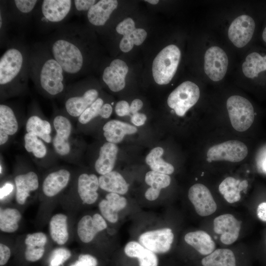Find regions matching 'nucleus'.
<instances>
[{
    "mask_svg": "<svg viewBox=\"0 0 266 266\" xmlns=\"http://www.w3.org/2000/svg\"><path fill=\"white\" fill-rule=\"evenodd\" d=\"M118 148L114 143L105 142L100 147L99 155L95 163V169L100 175L113 171L118 154Z\"/></svg>",
    "mask_w": 266,
    "mask_h": 266,
    "instance_id": "obj_28",
    "label": "nucleus"
},
{
    "mask_svg": "<svg viewBox=\"0 0 266 266\" xmlns=\"http://www.w3.org/2000/svg\"><path fill=\"white\" fill-rule=\"evenodd\" d=\"M125 254L129 258L136 259L139 266H158L157 254L147 249L137 240L128 241L124 247Z\"/></svg>",
    "mask_w": 266,
    "mask_h": 266,
    "instance_id": "obj_26",
    "label": "nucleus"
},
{
    "mask_svg": "<svg viewBox=\"0 0 266 266\" xmlns=\"http://www.w3.org/2000/svg\"><path fill=\"white\" fill-rule=\"evenodd\" d=\"M262 167L263 170L266 172V156L264 158V160L263 161V163L262 164Z\"/></svg>",
    "mask_w": 266,
    "mask_h": 266,
    "instance_id": "obj_55",
    "label": "nucleus"
},
{
    "mask_svg": "<svg viewBox=\"0 0 266 266\" xmlns=\"http://www.w3.org/2000/svg\"><path fill=\"white\" fill-rule=\"evenodd\" d=\"M30 78L38 91L48 98H62L67 86L65 72L44 42L31 47Z\"/></svg>",
    "mask_w": 266,
    "mask_h": 266,
    "instance_id": "obj_3",
    "label": "nucleus"
},
{
    "mask_svg": "<svg viewBox=\"0 0 266 266\" xmlns=\"http://www.w3.org/2000/svg\"><path fill=\"white\" fill-rule=\"evenodd\" d=\"M256 24L254 18L246 14L239 16L231 23L228 32V37L238 48L246 46L252 39Z\"/></svg>",
    "mask_w": 266,
    "mask_h": 266,
    "instance_id": "obj_12",
    "label": "nucleus"
},
{
    "mask_svg": "<svg viewBox=\"0 0 266 266\" xmlns=\"http://www.w3.org/2000/svg\"><path fill=\"white\" fill-rule=\"evenodd\" d=\"M113 108L112 105L108 103H104L101 109V117L104 119L108 118L111 115Z\"/></svg>",
    "mask_w": 266,
    "mask_h": 266,
    "instance_id": "obj_50",
    "label": "nucleus"
},
{
    "mask_svg": "<svg viewBox=\"0 0 266 266\" xmlns=\"http://www.w3.org/2000/svg\"><path fill=\"white\" fill-rule=\"evenodd\" d=\"M247 186L246 180L240 181L233 177H228L220 183L219 190L227 202L233 203L240 200V191Z\"/></svg>",
    "mask_w": 266,
    "mask_h": 266,
    "instance_id": "obj_36",
    "label": "nucleus"
},
{
    "mask_svg": "<svg viewBox=\"0 0 266 266\" xmlns=\"http://www.w3.org/2000/svg\"><path fill=\"white\" fill-rule=\"evenodd\" d=\"M13 186L11 183H5L0 188V200L8 195L13 190Z\"/></svg>",
    "mask_w": 266,
    "mask_h": 266,
    "instance_id": "obj_53",
    "label": "nucleus"
},
{
    "mask_svg": "<svg viewBox=\"0 0 266 266\" xmlns=\"http://www.w3.org/2000/svg\"><path fill=\"white\" fill-rule=\"evenodd\" d=\"M181 58L179 48L174 44L163 49L156 56L152 64V74L159 85L169 83L177 70Z\"/></svg>",
    "mask_w": 266,
    "mask_h": 266,
    "instance_id": "obj_7",
    "label": "nucleus"
},
{
    "mask_svg": "<svg viewBox=\"0 0 266 266\" xmlns=\"http://www.w3.org/2000/svg\"><path fill=\"white\" fill-rule=\"evenodd\" d=\"M98 264V260L94 256L85 254L79 255L77 260L70 266H97Z\"/></svg>",
    "mask_w": 266,
    "mask_h": 266,
    "instance_id": "obj_46",
    "label": "nucleus"
},
{
    "mask_svg": "<svg viewBox=\"0 0 266 266\" xmlns=\"http://www.w3.org/2000/svg\"><path fill=\"white\" fill-rule=\"evenodd\" d=\"M117 6L116 0L98 1L86 14L89 24L98 27L104 26Z\"/></svg>",
    "mask_w": 266,
    "mask_h": 266,
    "instance_id": "obj_24",
    "label": "nucleus"
},
{
    "mask_svg": "<svg viewBox=\"0 0 266 266\" xmlns=\"http://www.w3.org/2000/svg\"><path fill=\"white\" fill-rule=\"evenodd\" d=\"M70 177V171L65 168H61L50 172L42 184L43 194L48 197L56 196L66 187Z\"/></svg>",
    "mask_w": 266,
    "mask_h": 266,
    "instance_id": "obj_23",
    "label": "nucleus"
},
{
    "mask_svg": "<svg viewBox=\"0 0 266 266\" xmlns=\"http://www.w3.org/2000/svg\"><path fill=\"white\" fill-rule=\"evenodd\" d=\"M71 256L69 250L65 248L55 249L51 254L48 266H61Z\"/></svg>",
    "mask_w": 266,
    "mask_h": 266,
    "instance_id": "obj_43",
    "label": "nucleus"
},
{
    "mask_svg": "<svg viewBox=\"0 0 266 266\" xmlns=\"http://www.w3.org/2000/svg\"><path fill=\"white\" fill-rule=\"evenodd\" d=\"M14 183L16 201L21 205L26 202L31 192L35 191L39 187L38 177L33 171L17 175Z\"/></svg>",
    "mask_w": 266,
    "mask_h": 266,
    "instance_id": "obj_25",
    "label": "nucleus"
},
{
    "mask_svg": "<svg viewBox=\"0 0 266 266\" xmlns=\"http://www.w3.org/2000/svg\"><path fill=\"white\" fill-rule=\"evenodd\" d=\"M188 198L196 213L200 216L211 215L217 209V204L209 190L204 185L197 183L188 191Z\"/></svg>",
    "mask_w": 266,
    "mask_h": 266,
    "instance_id": "obj_15",
    "label": "nucleus"
},
{
    "mask_svg": "<svg viewBox=\"0 0 266 266\" xmlns=\"http://www.w3.org/2000/svg\"><path fill=\"white\" fill-rule=\"evenodd\" d=\"M128 206L127 199L123 195L108 193L98 204L100 214L105 220L111 224H116L122 212Z\"/></svg>",
    "mask_w": 266,
    "mask_h": 266,
    "instance_id": "obj_18",
    "label": "nucleus"
},
{
    "mask_svg": "<svg viewBox=\"0 0 266 266\" xmlns=\"http://www.w3.org/2000/svg\"><path fill=\"white\" fill-rule=\"evenodd\" d=\"M102 130L107 141L114 144L121 142L126 134H134L137 131L135 127L116 120L106 122Z\"/></svg>",
    "mask_w": 266,
    "mask_h": 266,
    "instance_id": "obj_31",
    "label": "nucleus"
},
{
    "mask_svg": "<svg viewBox=\"0 0 266 266\" xmlns=\"http://www.w3.org/2000/svg\"><path fill=\"white\" fill-rule=\"evenodd\" d=\"M147 119L146 115L143 113L137 112L133 114L131 117L132 123L136 126H140L144 124Z\"/></svg>",
    "mask_w": 266,
    "mask_h": 266,
    "instance_id": "obj_49",
    "label": "nucleus"
},
{
    "mask_svg": "<svg viewBox=\"0 0 266 266\" xmlns=\"http://www.w3.org/2000/svg\"><path fill=\"white\" fill-rule=\"evenodd\" d=\"M145 182L149 187L144 193V198L147 201L153 202L158 199L162 189L169 186L171 177L169 175L151 170L146 173Z\"/></svg>",
    "mask_w": 266,
    "mask_h": 266,
    "instance_id": "obj_27",
    "label": "nucleus"
},
{
    "mask_svg": "<svg viewBox=\"0 0 266 266\" xmlns=\"http://www.w3.org/2000/svg\"><path fill=\"white\" fill-rule=\"evenodd\" d=\"M184 239L185 242L193 247L199 253L206 256L215 250V243L206 232L199 230L187 233Z\"/></svg>",
    "mask_w": 266,
    "mask_h": 266,
    "instance_id": "obj_30",
    "label": "nucleus"
},
{
    "mask_svg": "<svg viewBox=\"0 0 266 266\" xmlns=\"http://www.w3.org/2000/svg\"><path fill=\"white\" fill-rule=\"evenodd\" d=\"M24 146L26 151L36 160H44L48 155V150L45 142L32 133L25 134Z\"/></svg>",
    "mask_w": 266,
    "mask_h": 266,
    "instance_id": "obj_37",
    "label": "nucleus"
},
{
    "mask_svg": "<svg viewBox=\"0 0 266 266\" xmlns=\"http://www.w3.org/2000/svg\"><path fill=\"white\" fill-rule=\"evenodd\" d=\"M22 218L20 211L15 208H0V229L4 233H12L19 228V222Z\"/></svg>",
    "mask_w": 266,
    "mask_h": 266,
    "instance_id": "obj_39",
    "label": "nucleus"
},
{
    "mask_svg": "<svg viewBox=\"0 0 266 266\" xmlns=\"http://www.w3.org/2000/svg\"><path fill=\"white\" fill-rule=\"evenodd\" d=\"M107 221L100 213L83 216L77 224V232L80 240L83 243L92 242L97 235L106 230Z\"/></svg>",
    "mask_w": 266,
    "mask_h": 266,
    "instance_id": "obj_20",
    "label": "nucleus"
},
{
    "mask_svg": "<svg viewBox=\"0 0 266 266\" xmlns=\"http://www.w3.org/2000/svg\"><path fill=\"white\" fill-rule=\"evenodd\" d=\"M200 96L199 87L194 82L186 81L176 88L167 98V104L179 116L186 112L198 101Z\"/></svg>",
    "mask_w": 266,
    "mask_h": 266,
    "instance_id": "obj_10",
    "label": "nucleus"
},
{
    "mask_svg": "<svg viewBox=\"0 0 266 266\" xmlns=\"http://www.w3.org/2000/svg\"><path fill=\"white\" fill-rule=\"evenodd\" d=\"M143 106V102L139 99H135L131 103L130 106V113L133 114L138 112Z\"/></svg>",
    "mask_w": 266,
    "mask_h": 266,
    "instance_id": "obj_52",
    "label": "nucleus"
},
{
    "mask_svg": "<svg viewBox=\"0 0 266 266\" xmlns=\"http://www.w3.org/2000/svg\"><path fill=\"white\" fill-rule=\"evenodd\" d=\"M115 111L119 116H124L130 115V109L128 102L125 100L118 101L115 107Z\"/></svg>",
    "mask_w": 266,
    "mask_h": 266,
    "instance_id": "obj_47",
    "label": "nucleus"
},
{
    "mask_svg": "<svg viewBox=\"0 0 266 266\" xmlns=\"http://www.w3.org/2000/svg\"><path fill=\"white\" fill-rule=\"evenodd\" d=\"M261 37L263 41L266 44V25L264 27L262 33H261Z\"/></svg>",
    "mask_w": 266,
    "mask_h": 266,
    "instance_id": "obj_54",
    "label": "nucleus"
},
{
    "mask_svg": "<svg viewBox=\"0 0 266 266\" xmlns=\"http://www.w3.org/2000/svg\"><path fill=\"white\" fill-rule=\"evenodd\" d=\"M30 112L25 124L26 133L39 137L46 144L52 143V125L41 116L39 108L35 102L31 105Z\"/></svg>",
    "mask_w": 266,
    "mask_h": 266,
    "instance_id": "obj_16",
    "label": "nucleus"
},
{
    "mask_svg": "<svg viewBox=\"0 0 266 266\" xmlns=\"http://www.w3.org/2000/svg\"><path fill=\"white\" fill-rule=\"evenodd\" d=\"M248 154V148L243 142L237 140H228L211 147L207 152L208 162L226 161L239 162Z\"/></svg>",
    "mask_w": 266,
    "mask_h": 266,
    "instance_id": "obj_11",
    "label": "nucleus"
},
{
    "mask_svg": "<svg viewBox=\"0 0 266 266\" xmlns=\"http://www.w3.org/2000/svg\"><path fill=\"white\" fill-rule=\"evenodd\" d=\"M18 108L10 103L0 104V145H5L19 129Z\"/></svg>",
    "mask_w": 266,
    "mask_h": 266,
    "instance_id": "obj_14",
    "label": "nucleus"
},
{
    "mask_svg": "<svg viewBox=\"0 0 266 266\" xmlns=\"http://www.w3.org/2000/svg\"><path fill=\"white\" fill-rule=\"evenodd\" d=\"M147 36L146 32L143 29H135L132 33L123 36L120 41L119 47L123 52L131 51L134 45H140Z\"/></svg>",
    "mask_w": 266,
    "mask_h": 266,
    "instance_id": "obj_40",
    "label": "nucleus"
},
{
    "mask_svg": "<svg viewBox=\"0 0 266 266\" xmlns=\"http://www.w3.org/2000/svg\"><path fill=\"white\" fill-rule=\"evenodd\" d=\"M97 2L96 0H74L73 13L80 15L88 12L91 7Z\"/></svg>",
    "mask_w": 266,
    "mask_h": 266,
    "instance_id": "obj_44",
    "label": "nucleus"
},
{
    "mask_svg": "<svg viewBox=\"0 0 266 266\" xmlns=\"http://www.w3.org/2000/svg\"><path fill=\"white\" fill-rule=\"evenodd\" d=\"M104 103L103 100L99 97L77 118L78 125L80 126L87 125L98 116L101 117V109Z\"/></svg>",
    "mask_w": 266,
    "mask_h": 266,
    "instance_id": "obj_41",
    "label": "nucleus"
},
{
    "mask_svg": "<svg viewBox=\"0 0 266 266\" xmlns=\"http://www.w3.org/2000/svg\"><path fill=\"white\" fill-rule=\"evenodd\" d=\"M242 70L244 75L251 79L266 76V52L253 51L249 54L242 64Z\"/></svg>",
    "mask_w": 266,
    "mask_h": 266,
    "instance_id": "obj_29",
    "label": "nucleus"
},
{
    "mask_svg": "<svg viewBox=\"0 0 266 266\" xmlns=\"http://www.w3.org/2000/svg\"><path fill=\"white\" fill-rule=\"evenodd\" d=\"M174 239L173 230L163 227L146 229L137 240L141 245L155 254H165L170 251Z\"/></svg>",
    "mask_w": 266,
    "mask_h": 266,
    "instance_id": "obj_9",
    "label": "nucleus"
},
{
    "mask_svg": "<svg viewBox=\"0 0 266 266\" xmlns=\"http://www.w3.org/2000/svg\"><path fill=\"white\" fill-rule=\"evenodd\" d=\"M47 242L46 234L42 232L30 233L26 235L25 243V259L30 262L37 261L43 256Z\"/></svg>",
    "mask_w": 266,
    "mask_h": 266,
    "instance_id": "obj_32",
    "label": "nucleus"
},
{
    "mask_svg": "<svg viewBox=\"0 0 266 266\" xmlns=\"http://www.w3.org/2000/svg\"><path fill=\"white\" fill-rule=\"evenodd\" d=\"M88 33L77 23L65 24L51 33L44 42L66 78H77L87 69Z\"/></svg>",
    "mask_w": 266,
    "mask_h": 266,
    "instance_id": "obj_1",
    "label": "nucleus"
},
{
    "mask_svg": "<svg viewBox=\"0 0 266 266\" xmlns=\"http://www.w3.org/2000/svg\"><path fill=\"white\" fill-rule=\"evenodd\" d=\"M49 229L52 240L59 245L65 244L67 241V217L65 214L58 213L53 215L49 222Z\"/></svg>",
    "mask_w": 266,
    "mask_h": 266,
    "instance_id": "obj_35",
    "label": "nucleus"
},
{
    "mask_svg": "<svg viewBox=\"0 0 266 266\" xmlns=\"http://www.w3.org/2000/svg\"><path fill=\"white\" fill-rule=\"evenodd\" d=\"M73 0H40L33 14L39 31L44 33L54 32L73 15Z\"/></svg>",
    "mask_w": 266,
    "mask_h": 266,
    "instance_id": "obj_4",
    "label": "nucleus"
},
{
    "mask_svg": "<svg viewBox=\"0 0 266 266\" xmlns=\"http://www.w3.org/2000/svg\"><path fill=\"white\" fill-rule=\"evenodd\" d=\"M99 95L97 89L86 88L83 81L67 85L62 98L63 110L69 117L77 119L99 98Z\"/></svg>",
    "mask_w": 266,
    "mask_h": 266,
    "instance_id": "obj_6",
    "label": "nucleus"
},
{
    "mask_svg": "<svg viewBox=\"0 0 266 266\" xmlns=\"http://www.w3.org/2000/svg\"><path fill=\"white\" fill-rule=\"evenodd\" d=\"M135 29L133 20L131 18H127L117 25L116 31L124 36L132 33Z\"/></svg>",
    "mask_w": 266,
    "mask_h": 266,
    "instance_id": "obj_45",
    "label": "nucleus"
},
{
    "mask_svg": "<svg viewBox=\"0 0 266 266\" xmlns=\"http://www.w3.org/2000/svg\"><path fill=\"white\" fill-rule=\"evenodd\" d=\"M241 222L230 214H225L216 217L213 221L214 232L220 235V241L226 245L234 243L238 238Z\"/></svg>",
    "mask_w": 266,
    "mask_h": 266,
    "instance_id": "obj_19",
    "label": "nucleus"
},
{
    "mask_svg": "<svg viewBox=\"0 0 266 266\" xmlns=\"http://www.w3.org/2000/svg\"><path fill=\"white\" fill-rule=\"evenodd\" d=\"M100 188L99 177L95 174L82 173L77 179V190L82 201L86 204H93L98 199Z\"/></svg>",
    "mask_w": 266,
    "mask_h": 266,
    "instance_id": "obj_22",
    "label": "nucleus"
},
{
    "mask_svg": "<svg viewBox=\"0 0 266 266\" xmlns=\"http://www.w3.org/2000/svg\"><path fill=\"white\" fill-rule=\"evenodd\" d=\"M55 133L52 144L56 155L65 160L77 158V139L69 117L63 110L57 111L52 122Z\"/></svg>",
    "mask_w": 266,
    "mask_h": 266,
    "instance_id": "obj_5",
    "label": "nucleus"
},
{
    "mask_svg": "<svg viewBox=\"0 0 266 266\" xmlns=\"http://www.w3.org/2000/svg\"><path fill=\"white\" fill-rule=\"evenodd\" d=\"M227 108L231 124L236 131L244 132L251 127L255 114L249 100L240 96H231L227 101Z\"/></svg>",
    "mask_w": 266,
    "mask_h": 266,
    "instance_id": "obj_8",
    "label": "nucleus"
},
{
    "mask_svg": "<svg viewBox=\"0 0 266 266\" xmlns=\"http://www.w3.org/2000/svg\"><path fill=\"white\" fill-rule=\"evenodd\" d=\"M0 58V100L22 96L29 90L31 47L22 38L8 40Z\"/></svg>",
    "mask_w": 266,
    "mask_h": 266,
    "instance_id": "obj_2",
    "label": "nucleus"
},
{
    "mask_svg": "<svg viewBox=\"0 0 266 266\" xmlns=\"http://www.w3.org/2000/svg\"><path fill=\"white\" fill-rule=\"evenodd\" d=\"M129 67L126 63L120 59L112 60L103 69L102 80L112 92H119L125 86V77Z\"/></svg>",
    "mask_w": 266,
    "mask_h": 266,
    "instance_id": "obj_21",
    "label": "nucleus"
},
{
    "mask_svg": "<svg viewBox=\"0 0 266 266\" xmlns=\"http://www.w3.org/2000/svg\"><path fill=\"white\" fill-rule=\"evenodd\" d=\"M100 188L108 193L125 195L129 190V184L118 172L112 171L99 177Z\"/></svg>",
    "mask_w": 266,
    "mask_h": 266,
    "instance_id": "obj_33",
    "label": "nucleus"
},
{
    "mask_svg": "<svg viewBox=\"0 0 266 266\" xmlns=\"http://www.w3.org/2000/svg\"><path fill=\"white\" fill-rule=\"evenodd\" d=\"M145 1H147L152 4H156L159 2L158 0H146Z\"/></svg>",
    "mask_w": 266,
    "mask_h": 266,
    "instance_id": "obj_56",
    "label": "nucleus"
},
{
    "mask_svg": "<svg viewBox=\"0 0 266 266\" xmlns=\"http://www.w3.org/2000/svg\"><path fill=\"white\" fill-rule=\"evenodd\" d=\"M0 44H5L7 41L6 39V32L7 27L10 24L11 20L8 14L6 1H0Z\"/></svg>",
    "mask_w": 266,
    "mask_h": 266,
    "instance_id": "obj_42",
    "label": "nucleus"
},
{
    "mask_svg": "<svg viewBox=\"0 0 266 266\" xmlns=\"http://www.w3.org/2000/svg\"><path fill=\"white\" fill-rule=\"evenodd\" d=\"M164 152L163 148L161 147L153 148L146 157L145 162L151 170L170 175L173 173L174 168L171 164L162 159Z\"/></svg>",
    "mask_w": 266,
    "mask_h": 266,
    "instance_id": "obj_38",
    "label": "nucleus"
},
{
    "mask_svg": "<svg viewBox=\"0 0 266 266\" xmlns=\"http://www.w3.org/2000/svg\"><path fill=\"white\" fill-rule=\"evenodd\" d=\"M11 255L10 248L6 245L0 244V265L2 266L8 261Z\"/></svg>",
    "mask_w": 266,
    "mask_h": 266,
    "instance_id": "obj_48",
    "label": "nucleus"
},
{
    "mask_svg": "<svg viewBox=\"0 0 266 266\" xmlns=\"http://www.w3.org/2000/svg\"><path fill=\"white\" fill-rule=\"evenodd\" d=\"M202 266H237L233 252L227 248L215 249L200 261Z\"/></svg>",
    "mask_w": 266,
    "mask_h": 266,
    "instance_id": "obj_34",
    "label": "nucleus"
},
{
    "mask_svg": "<svg viewBox=\"0 0 266 266\" xmlns=\"http://www.w3.org/2000/svg\"><path fill=\"white\" fill-rule=\"evenodd\" d=\"M204 70L213 81H219L225 76L228 66V58L221 48L214 46L209 48L204 55Z\"/></svg>",
    "mask_w": 266,
    "mask_h": 266,
    "instance_id": "obj_13",
    "label": "nucleus"
},
{
    "mask_svg": "<svg viewBox=\"0 0 266 266\" xmlns=\"http://www.w3.org/2000/svg\"><path fill=\"white\" fill-rule=\"evenodd\" d=\"M40 0H12L6 1L11 22L20 28H24L33 17L35 9Z\"/></svg>",
    "mask_w": 266,
    "mask_h": 266,
    "instance_id": "obj_17",
    "label": "nucleus"
},
{
    "mask_svg": "<svg viewBox=\"0 0 266 266\" xmlns=\"http://www.w3.org/2000/svg\"><path fill=\"white\" fill-rule=\"evenodd\" d=\"M257 214L260 220L266 222V202H262L258 205Z\"/></svg>",
    "mask_w": 266,
    "mask_h": 266,
    "instance_id": "obj_51",
    "label": "nucleus"
}]
</instances>
